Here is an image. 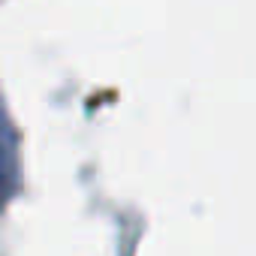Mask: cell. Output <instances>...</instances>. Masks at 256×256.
Instances as JSON below:
<instances>
[{
  "label": "cell",
  "instance_id": "cell-1",
  "mask_svg": "<svg viewBox=\"0 0 256 256\" xmlns=\"http://www.w3.org/2000/svg\"><path fill=\"white\" fill-rule=\"evenodd\" d=\"M24 187V160H22V136L10 114V106L0 90V217L18 199Z\"/></svg>",
  "mask_w": 256,
  "mask_h": 256
}]
</instances>
